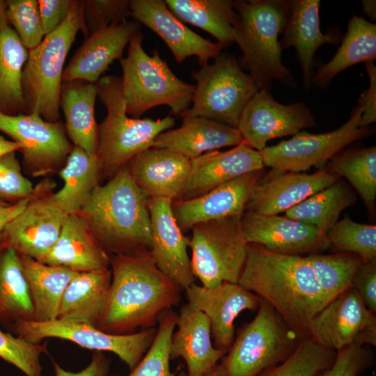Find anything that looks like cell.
Wrapping results in <instances>:
<instances>
[{
  "label": "cell",
  "instance_id": "10",
  "mask_svg": "<svg viewBox=\"0 0 376 376\" xmlns=\"http://www.w3.org/2000/svg\"><path fill=\"white\" fill-rule=\"evenodd\" d=\"M241 219L240 216L227 217L201 222L191 228V269L201 285L214 288L224 282H238L248 244Z\"/></svg>",
  "mask_w": 376,
  "mask_h": 376
},
{
  "label": "cell",
  "instance_id": "9",
  "mask_svg": "<svg viewBox=\"0 0 376 376\" xmlns=\"http://www.w3.org/2000/svg\"><path fill=\"white\" fill-rule=\"evenodd\" d=\"M196 81L190 107L180 117H203L237 128L241 114L260 90L236 57L221 52L212 63L192 71Z\"/></svg>",
  "mask_w": 376,
  "mask_h": 376
},
{
  "label": "cell",
  "instance_id": "37",
  "mask_svg": "<svg viewBox=\"0 0 376 376\" xmlns=\"http://www.w3.org/2000/svg\"><path fill=\"white\" fill-rule=\"evenodd\" d=\"M35 320V312L19 255L0 248V322L11 326Z\"/></svg>",
  "mask_w": 376,
  "mask_h": 376
},
{
  "label": "cell",
  "instance_id": "52",
  "mask_svg": "<svg viewBox=\"0 0 376 376\" xmlns=\"http://www.w3.org/2000/svg\"><path fill=\"white\" fill-rule=\"evenodd\" d=\"M53 363L55 376H107L109 368V361L101 352H97L88 366L77 373L67 371L56 363Z\"/></svg>",
  "mask_w": 376,
  "mask_h": 376
},
{
  "label": "cell",
  "instance_id": "15",
  "mask_svg": "<svg viewBox=\"0 0 376 376\" xmlns=\"http://www.w3.org/2000/svg\"><path fill=\"white\" fill-rule=\"evenodd\" d=\"M315 125L313 114L303 102L283 104L269 90L260 89L244 107L237 129L244 143L260 151L269 140Z\"/></svg>",
  "mask_w": 376,
  "mask_h": 376
},
{
  "label": "cell",
  "instance_id": "46",
  "mask_svg": "<svg viewBox=\"0 0 376 376\" xmlns=\"http://www.w3.org/2000/svg\"><path fill=\"white\" fill-rule=\"evenodd\" d=\"M129 0H86L83 5L84 36H89L131 17Z\"/></svg>",
  "mask_w": 376,
  "mask_h": 376
},
{
  "label": "cell",
  "instance_id": "49",
  "mask_svg": "<svg viewBox=\"0 0 376 376\" xmlns=\"http://www.w3.org/2000/svg\"><path fill=\"white\" fill-rule=\"evenodd\" d=\"M75 0H38L44 36L58 29L66 19Z\"/></svg>",
  "mask_w": 376,
  "mask_h": 376
},
{
  "label": "cell",
  "instance_id": "1",
  "mask_svg": "<svg viewBox=\"0 0 376 376\" xmlns=\"http://www.w3.org/2000/svg\"><path fill=\"white\" fill-rule=\"evenodd\" d=\"M108 298L96 327L128 334L155 327L160 315L178 305L183 291L155 264L149 251L112 255Z\"/></svg>",
  "mask_w": 376,
  "mask_h": 376
},
{
  "label": "cell",
  "instance_id": "55",
  "mask_svg": "<svg viewBox=\"0 0 376 376\" xmlns=\"http://www.w3.org/2000/svg\"><path fill=\"white\" fill-rule=\"evenodd\" d=\"M363 11L372 19L376 18V7L375 0H363L361 1Z\"/></svg>",
  "mask_w": 376,
  "mask_h": 376
},
{
  "label": "cell",
  "instance_id": "45",
  "mask_svg": "<svg viewBox=\"0 0 376 376\" xmlns=\"http://www.w3.org/2000/svg\"><path fill=\"white\" fill-rule=\"evenodd\" d=\"M43 346L0 329V357L14 365L26 376H42L40 356Z\"/></svg>",
  "mask_w": 376,
  "mask_h": 376
},
{
  "label": "cell",
  "instance_id": "33",
  "mask_svg": "<svg viewBox=\"0 0 376 376\" xmlns=\"http://www.w3.org/2000/svg\"><path fill=\"white\" fill-rule=\"evenodd\" d=\"M63 187L51 194L52 200L66 214L79 213L99 185L100 177L96 155L75 146L60 169Z\"/></svg>",
  "mask_w": 376,
  "mask_h": 376
},
{
  "label": "cell",
  "instance_id": "47",
  "mask_svg": "<svg viewBox=\"0 0 376 376\" xmlns=\"http://www.w3.org/2000/svg\"><path fill=\"white\" fill-rule=\"evenodd\" d=\"M31 182L22 173L15 151L0 157V201L15 203L31 198L35 194Z\"/></svg>",
  "mask_w": 376,
  "mask_h": 376
},
{
  "label": "cell",
  "instance_id": "31",
  "mask_svg": "<svg viewBox=\"0 0 376 376\" xmlns=\"http://www.w3.org/2000/svg\"><path fill=\"white\" fill-rule=\"evenodd\" d=\"M97 96L96 84L83 80L62 82L60 108L64 113L67 135L75 146L92 155H96L97 147Z\"/></svg>",
  "mask_w": 376,
  "mask_h": 376
},
{
  "label": "cell",
  "instance_id": "42",
  "mask_svg": "<svg viewBox=\"0 0 376 376\" xmlns=\"http://www.w3.org/2000/svg\"><path fill=\"white\" fill-rule=\"evenodd\" d=\"M336 352L318 345L311 338H303L283 362L258 376H315L334 362Z\"/></svg>",
  "mask_w": 376,
  "mask_h": 376
},
{
  "label": "cell",
  "instance_id": "53",
  "mask_svg": "<svg viewBox=\"0 0 376 376\" xmlns=\"http://www.w3.org/2000/svg\"><path fill=\"white\" fill-rule=\"evenodd\" d=\"M30 198L20 200L12 205L6 202H0V237L2 238L3 232L7 224L17 217L26 206ZM3 242L0 241V245Z\"/></svg>",
  "mask_w": 376,
  "mask_h": 376
},
{
  "label": "cell",
  "instance_id": "12",
  "mask_svg": "<svg viewBox=\"0 0 376 376\" xmlns=\"http://www.w3.org/2000/svg\"><path fill=\"white\" fill-rule=\"evenodd\" d=\"M17 336L33 343L47 338H58L97 352L116 354L132 370L147 352L157 331V327L128 334H113L85 323L54 320L48 322L22 321L12 325Z\"/></svg>",
  "mask_w": 376,
  "mask_h": 376
},
{
  "label": "cell",
  "instance_id": "19",
  "mask_svg": "<svg viewBox=\"0 0 376 376\" xmlns=\"http://www.w3.org/2000/svg\"><path fill=\"white\" fill-rule=\"evenodd\" d=\"M131 17L155 32L165 42L178 64L194 56L201 67L217 57L223 46L207 40L185 26L164 0H130Z\"/></svg>",
  "mask_w": 376,
  "mask_h": 376
},
{
  "label": "cell",
  "instance_id": "35",
  "mask_svg": "<svg viewBox=\"0 0 376 376\" xmlns=\"http://www.w3.org/2000/svg\"><path fill=\"white\" fill-rule=\"evenodd\" d=\"M180 21L209 33L226 48L234 42L233 31L238 14L232 0H164Z\"/></svg>",
  "mask_w": 376,
  "mask_h": 376
},
{
  "label": "cell",
  "instance_id": "8",
  "mask_svg": "<svg viewBox=\"0 0 376 376\" xmlns=\"http://www.w3.org/2000/svg\"><path fill=\"white\" fill-rule=\"evenodd\" d=\"M303 338L260 299L255 318L240 327L221 360L225 376H258L285 361Z\"/></svg>",
  "mask_w": 376,
  "mask_h": 376
},
{
  "label": "cell",
  "instance_id": "34",
  "mask_svg": "<svg viewBox=\"0 0 376 376\" xmlns=\"http://www.w3.org/2000/svg\"><path fill=\"white\" fill-rule=\"evenodd\" d=\"M376 58V25L353 15L347 31L334 57L313 73L312 84L324 88L340 72L361 62Z\"/></svg>",
  "mask_w": 376,
  "mask_h": 376
},
{
  "label": "cell",
  "instance_id": "11",
  "mask_svg": "<svg viewBox=\"0 0 376 376\" xmlns=\"http://www.w3.org/2000/svg\"><path fill=\"white\" fill-rule=\"evenodd\" d=\"M361 113L357 106L350 119L336 130L322 134L300 131L288 140L266 146L259 151L264 166L272 169L269 175L301 173L322 166L347 146L367 136L369 130L360 126Z\"/></svg>",
  "mask_w": 376,
  "mask_h": 376
},
{
  "label": "cell",
  "instance_id": "54",
  "mask_svg": "<svg viewBox=\"0 0 376 376\" xmlns=\"http://www.w3.org/2000/svg\"><path fill=\"white\" fill-rule=\"evenodd\" d=\"M19 146L13 141L6 139L0 135V157L6 153L19 150Z\"/></svg>",
  "mask_w": 376,
  "mask_h": 376
},
{
  "label": "cell",
  "instance_id": "16",
  "mask_svg": "<svg viewBox=\"0 0 376 376\" xmlns=\"http://www.w3.org/2000/svg\"><path fill=\"white\" fill-rule=\"evenodd\" d=\"M50 196L36 189L25 208L4 228V246L38 261L46 256L57 241L68 215Z\"/></svg>",
  "mask_w": 376,
  "mask_h": 376
},
{
  "label": "cell",
  "instance_id": "39",
  "mask_svg": "<svg viewBox=\"0 0 376 376\" xmlns=\"http://www.w3.org/2000/svg\"><path fill=\"white\" fill-rule=\"evenodd\" d=\"M327 169L337 177L343 176L352 185L369 209L376 199V148L340 152L329 160Z\"/></svg>",
  "mask_w": 376,
  "mask_h": 376
},
{
  "label": "cell",
  "instance_id": "17",
  "mask_svg": "<svg viewBox=\"0 0 376 376\" xmlns=\"http://www.w3.org/2000/svg\"><path fill=\"white\" fill-rule=\"evenodd\" d=\"M241 225L247 243L261 245L274 253L300 256L319 253L330 248L327 233L285 215L245 211Z\"/></svg>",
  "mask_w": 376,
  "mask_h": 376
},
{
  "label": "cell",
  "instance_id": "7",
  "mask_svg": "<svg viewBox=\"0 0 376 376\" xmlns=\"http://www.w3.org/2000/svg\"><path fill=\"white\" fill-rule=\"evenodd\" d=\"M83 5L84 1L75 0L65 22L29 50L22 72L26 113H38L49 122L59 120L64 64L77 33L84 31Z\"/></svg>",
  "mask_w": 376,
  "mask_h": 376
},
{
  "label": "cell",
  "instance_id": "58",
  "mask_svg": "<svg viewBox=\"0 0 376 376\" xmlns=\"http://www.w3.org/2000/svg\"><path fill=\"white\" fill-rule=\"evenodd\" d=\"M1 247H2V246H1V245H0V248H1Z\"/></svg>",
  "mask_w": 376,
  "mask_h": 376
},
{
  "label": "cell",
  "instance_id": "26",
  "mask_svg": "<svg viewBox=\"0 0 376 376\" xmlns=\"http://www.w3.org/2000/svg\"><path fill=\"white\" fill-rule=\"evenodd\" d=\"M175 328L170 340V357L184 360L187 376L207 374L228 351L214 345L208 318L187 304L178 313Z\"/></svg>",
  "mask_w": 376,
  "mask_h": 376
},
{
  "label": "cell",
  "instance_id": "36",
  "mask_svg": "<svg viewBox=\"0 0 376 376\" xmlns=\"http://www.w3.org/2000/svg\"><path fill=\"white\" fill-rule=\"evenodd\" d=\"M29 49L7 24L0 32V113H26L22 90V72Z\"/></svg>",
  "mask_w": 376,
  "mask_h": 376
},
{
  "label": "cell",
  "instance_id": "23",
  "mask_svg": "<svg viewBox=\"0 0 376 376\" xmlns=\"http://www.w3.org/2000/svg\"><path fill=\"white\" fill-rule=\"evenodd\" d=\"M337 180L338 177L327 169L311 174L285 172L263 176L256 186L246 211L264 215L285 212Z\"/></svg>",
  "mask_w": 376,
  "mask_h": 376
},
{
  "label": "cell",
  "instance_id": "27",
  "mask_svg": "<svg viewBox=\"0 0 376 376\" xmlns=\"http://www.w3.org/2000/svg\"><path fill=\"white\" fill-rule=\"evenodd\" d=\"M110 261L86 219L77 213L67 215L57 241L39 262L83 272L108 269Z\"/></svg>",
  "mask_w": 376,
  "mask_h": 376
},
{
  "label": "cell",
  "instance_id": "4",
  "mask_svg": "<svg viewBox=\"0 0 376 376\" xmlns=\"http://www.w3.org/2000/svg\"><path fill=\"white\" fill-rule=\"evenodd\" d=\"M233 7L238 14L233 36L242 52L240 67L249 71L259 89L269 90L272 80L295 86L281 61L279 41L290 15V1L237 0Z\"/></svg>",
  "mask_w": 376,
  "mask_h": 376
},
{
  "label": "cell",
  "instance_id": "13",
  "mask_svg": "<svg viewBox=\"0 0 376 376\" xmlns=\"http://www.w3.org/2000/svg\"><path fill=\"white\" fill-rule=\"evenodd\" d=\"M0 131L19 146L23 163L33 177L60 171L74 148L62 121L49 122L36 113H0Z\"/></svg>",
  "mask_w": 376,
  "mask_h": 376
},
{
  "label": "cell",
  "instance_id": "44",
  "mask_svg": "<svg viewBox=\"0 0 376 376\" xmlns=\"http://www.w3.org/2000/svg\"><path fill=\"white\" fill-rule=\"evenodd\" d=\"M6 16L24 46L31 50L43 40L38 0H6Z\"/></svg>",
  "mask_w": 376,
  "mask_h": 376
},
{
  "label": "cell",
  "instance_id": "5",
  "mask_svg": "<svg viewBox=\"0 0 376 376\" xmlns=\"http://www.w3.org/2000/svg\"><path fill=\"white\" fill-rule=\"evenodd\" d=\"M96 86L107 110L98 125L96 156L100 176L109 180L136 155L151 148L159 134L174 125L175 119L170 116L157 120L129 116L120 77L102 76Z\"/></svg>",
  "mask_w": 376,
  "mask_h": 376
},
{
  "label": "cell",
  "instance_id": "3",
  "mask_svg": "<svg viewBox=\"0 0 376 376\" xmlns=\"http://www.w3.org/2000/svg\"><path fill=\"white\" fill-rule=\"evenodd\" d=\"M149 200L125 166L104 185L95 187L79 214L109 255L149 251Z\"/></svg>",
  "mask_w": 376,
  "mask_h": 376
},
{
  "label": "cell",
  "instance_id": "2",
  "mask_svg": "<svg viewBox=\"0 0 376 376\" xmlns=\"http://www.w3.org/2000/svg\"><path fill=\"white\" fill-rule=\"evenodd\" d=\"M267 301L302 338L309 337L313 317L329 301L306 256L272 252L248 243L238 282Z\"/></svg>",
  "mask_w": 376,
  "mask_h": 376
},
{
  "label": "cell",
  "instance_id": "51",
  "mask_svg": "<svg viewBox=\"0 0 376 376\" xmlns=\"http://www.w3.org/2000/svg\"><path fill=\"white\" fill-rule=\"evenodd\" d=\"M370 84L359 99V106L361 110L360 126L367 127L376 121V68L373 61L366 63Z\"/></svg>",
  "mask_w": 376,
  "mask_h": 376
},
{
  "label": "cell",
  "instance_id": "18",
  "mask_svg": "<svg viewBox=\"0 0 376 376\" xmlns=\"http://www.w3.org/2000/svg\"><path fill=\"white\" fill-rule=\"evenodd\" d=\"M184 291L187 304L208 318L214 345L226 350L235 338V319L244 311H257L261 299L238 283L224 282L214 288L194 283Z\"/></svg>",
  "mask_w": 376,
  "mask_h": 376
},
{
  "label": "cell",
  "instance_id": "24",
  "mask_svg": "<svg viewBox=\"0 0 376 376\" xmlns=\"http://www.w3.org/2000/svg\"><path fill=\"white\" fill-rule=\"evenodd\" d=\"M139 31V22L127 19L89 36L64 68L63 81L96 84L115 60L123 58L125 47Z\"/></svg>",
  "mask_w": 376,
  "mask_h": 376
},
{
  "label": "cell",
  "instance_id": "6",
  "mask_svg": "<svg viewBox=\"0 0 376 376\" xmlns=\"http://www.w3.org/2000/svg\"><path fill=\"white\" fill-rule=\"evenodd\" d=\"M143 40L139 31L128 44L127 56L119 60L126 112L132 118H139L149 109L166 105L171 113L180 116L191 104L195 85L178 78L161 58L157 48L151 56L148 54Z\"/></svg>",
  "mask_w": 376,
  "mask_h": 376
},
{
  "label": "cell",
  "instance_id": "25",
  "mask_svg": "<svg viewBox=\"0 0 376 376\" xmlns=\"http://www.w3.org/2000/svg\"><path fill=\"white\" fill-rule=\"evenodd\" d=\"M189 177L180 200L191 199L265 166L259 151L244 142L226 151H209L191 159Z\"/></svg>",
  "mask_w": 376,
  "mask_h": 376
},
{
  "label": "cell",
  "instance_id": "57",
  "mask_svg": "<svg viewBox=\"0 0 376 376\" xmlns=\"http://www.w3.org/2000/svg\"><path fill=\"white\" fill-rule=\"evenodd\" d=\"M7 24L9 23L6 16V1L0 0V32Z\"/></svg>",
  "mask_w": 376,
  "mask_h": 376
},
{
  "label": "cell",
  "instance_id": "59",
  "mask_svg": "<svg viewBox=\"0 0 376 376\" xmlns=\"http://www.w3.org/2000/svg\"><path fill=\"white\" fill-rule=\"evenodd\" d=\"M1 202V201H0Z\"/></svg>",
  "mask_w": 376,
  "mask_h": 376
},
{
  "label": "cell",
  "instance_id": "38",
  "mask_svg": "<svg viewBox=\"0 0 376 376\" xmlns=\"http://www.w3.org/2000/svg\"><path fill=\"white\" fill-rule=\"evenodd\" d=\"M355 201V194L348 185L337 180L288 210L285 215L327 233L338 221L340 213Z\"/></svg>",
  "mask_w": 376,
  "mask_h": 376
},
{
  "label": "cell",
  "instance_id": "29",
  "mask_svg": "<svg viewBox=\"0 0 376 376\" xmlns=\"http://www.w3.org/2000/svg\"><path fill=\"white\" fill-rule=\"evenodd\" d=\"M181 125L166 130L152 147L167 148L189 159L205 152L244 142L237 128L203 117H182Z\"/></svg>",
  "mask_w": 376,
  "mask_h": 376
},
{
  "label": "cell",
  "instance_id": "56",
  "mask_svg": "<svg viewBox=\"0 0 376 376\" xmlns=\"http://www.w3.org/2000/svg\"><path fill=\"white\" fill-rule=\"evenodd\" d=\"M175 376H187V375L185 371L181 370L175 373ZM204 376H225V374L221 363H218L210 373Z\"/></svg>",
  "mask_w": 376,
  "mask_h": 376
},
{
  "label": "cell",
  "instance_id": "32",
  "mask_svg": "<svg viewBox=\"0 0 376 376\" xmlns=\"http://www.w3.org/2000/svg\"><path fill=\"white\" fill-rule=\"evenodd\" d=\"M19 256L34 308L35 321L56 320L65 289L78 272Z\"/></svg>",
  "mask_w": 376,
  "mask_h": 376
},
{
  "label": "cell",
  "instance_id": "41",
  "mask_svg": "<svg viewBox=\"0 0 376 376\" xmlns=\"http://www.w3.org/2000/svg\"><path fill=\"white\" fill-rule=\"evenodd\" d=\"M178 313L173 308L159 316L155 336L150 347L127 376H175L170 368V340Z\"/></svg>",
  "mask_w": 376,
  "mask_h": 376
},
{
  "label": "cell",
  "instance_id": "22",
  "mask_svg": "<svg viewBox=\"0 0 376 376\" xmlns=\"http://www.w3.org/2000/svg\"><path fill=\"white\" fill-rule=\"evenodd\" d=\"M137 186L150 198L180 200L191 171V159L167 148L151 147L126 166Z\"/></svg>",
  "mask_w": 376,
  "mask_h": 376
},
{
  "label": "cell",
  "instance_id": "30",
  "mask_svg": "<svg viewBox=\"0 0 376 376\" xmlns=\"http://www.w3.org/2000/svg\"><path fill=\"white\" fill-rule=\"evenodd\" d=\"M111 281L109 268L77 272L63 295L57 320L96 327L108 298Z\"/></svg>",
  "mask_w": 376,
  "mask_h": 376
},
{
  "label": "cell",
  "instance_id": "43",
  "mask_svg": "<svg viewBox=\"0 0 376 376\" xmlns=\"http://www.w3.org/2000/svg\"><path fill=\"white\" fill-rule=\"evenodd\" d=\"M330 248L359 256L363 261L376 260V226L363 224L345 217L327 232Z\"/></svg>",
  "mask_w": 376,
  "mask_h": 376
},
{
  "label": "cell",
  "instance_id": "50",
  "mask_svg": "<svg viewBox=\"0 0 376 376\" xmlns=\"http://www.w3.org/2000/svg\"><path fill=\"white\" fill-rule=\"evenodd\" d=\"M368 308L376 313V260L364 262L358 269L352 285Z\"/></svg>",
  "mask_w": 376,
  "mask_h": 376
},
{
  "label": "cell",
  "instance_id": "21",
  "mask_svg": "<svg viewBox=\"0 0 376 376\" xmlns=\"http://www.w3.org/2000/svg\"><path fill=\"white\" fill-rule=\"evenodd\" d=\"M263 170L242 175L191 199L173 201L174 217L182 232L196 224L232 216L242 217Z\"/></svg>",
  "mask_w": 376,
  "mask_h": 376
},
{
  "label": "cell",
  "instance_id": "48",
  "mask_svg": "<svg viewBox=\"0 0 376 376\" xmlns=\"http://www.w3.org/2000/svg\"><path fill=\"white\" fill-rule=\"evenodd\" d=\"M374 362L375 355L369 345L352 343L336 351L332 364L315 376H359Z\"/></svg>",
  "mask_w": 376,
  "mask_h": 376
},
{
  "label": "cell",
  "instance_id": "40",
  "mask_svg": "<svg viewBox=\"0 0 376 376\" xmlns=\"http://www.w3.org/2000/svg\"><path fill=\"white\" fill-rule=\"evenodd\" d=\"M306 258L329 302L352 287L356 272L365 262L357 255L343 252L312 253Z\"/></svg>",
  "mask_w": 376,
  "mask_h": 376
},
{
  "label": "cell",
  "instance_id": "20",
  "mask_svg": "<svg viewBox=\"0 0 376 376\" xmlns=\"http://www.w3.org/2000/svg\"><path fill=\"white\" fill-rule=\"evenodd\" d=\"M172 201L150 198L151 222L150 254L156 266L183 290L195 283L188 256L189 239L174 217Z\"/></svg>",
  "mask_w": 376,
  "mask_h": 376
},
{
  "label": "cell",
  "instance_id": "14",
  "mask_svg": "<svg viewBox=\"0 0 376 376\" xmlns=\"http://www.w3.org/2000/svg\"><path fill=\"white\" fill-rule=\"evenodd\" d=\"M308 334L318 345L335 352L352 343L375 346V313L350 287L313 317Z\"/></svg>",
  "mask_w": 376,
  "mask_h": 376
},
{
  "label": "cell",
  "instance_id": "28",
  "mask_svg": "<svg viewBox=\"0 0 376 376\" xmlns=\"http://www.w3.org/2000/svg\"><path fill=\"white\" fill-rule=\"evenodd\" d=\"M320 5L319 0L290 1V15L279 42L282 49L295 48L306 89L312 84L316 50L322 45L336 44L338 41V36L321 32Z\"/></svg>",
  "mask_w": 376,
  "mask_h": 376
}]
</instances>
